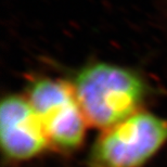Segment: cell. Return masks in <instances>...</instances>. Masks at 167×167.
Masks as SVG:
<instances>
[{
    "label": "cell",
    "mask_w": 167,
    "mask_h": 167,
    "mask_svg": "<svg viewBox=\"0 0 167 167\" xmlns=\"http://www.w3.org/2000/svg\"><path fill=\"white\" fill-rule=\"evenodd\" d=\"M73 86L87 125L103 130L137 113L145 94L136 73L107 63L81 70Z\"/></svg>",
    "instance_id": "6da1fadb"
},
{
    "label": "cell",
    "mask_w": 167,
    "mask_h": 167,
    "mask_svg": "<svg viewBox=\"0 0 167 167\" xmlns=\"http://www.w3.org/2000/svg\"><path fill=\"white\" fill-rule=\"evenodd\" d=\"M166 141V119L138 111L103 130L91 159L94 167H142Z\"/></svg>",
    "instance_id": "7a4b0ae2"
},
{
    "label": "cell",
    "mask_w": 167,
    "mask_h": 167,
    "mask_svg": "<svg viewBox=\"0 0 167 167\" xmlns=\"http://www.w3.org/2000/svg\"><path fill=\"white\" fill-rule=\"evenodd\" d=\"M27 99L40 119L49 144L71 151L83 143L88 125L73 85L56 79H40L32 86Z\"/></svg>",
    "instance_id": "3957f363"
},
{
    "label": "cell",
    "mask_w": 167,
    "mask_h": 167,
    "mask_svg": "<svg viewBox=\"0 0 167 167\" xmlns=\"http://www.w3.org/2000/svg\"><path fill=\"white\" fill-rule=\"evenodd\" d=\"M0 138L5 154L16 161L32 158L49 145L43 124L28 99L15 94L1 102Z\"/></svg>",
    "instance_id": "277c9868"
}]
</instances>
